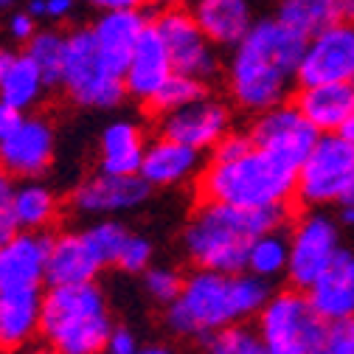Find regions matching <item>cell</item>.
I'll return each mask as SVG.
<instances>
[{
    "label": "cell",
    "mask_w": 354,
    "mask_h": 354,
    "mask_svg": "<svg viewBox=\"0 0 354 354\" xmlns=\"http://www.w3.org/2000/svg\"><path fill=\"white\" fill-rule=\"evenodd\" d=\"M306 39L287 28L281 20H261L234 46L231 59V93L239 107L268 113L284 104L290 82L298 76V65Z\"/></svg>",
    "instance_id": "cell-1"
},
{
    "label": "cell",
    "mask_w": 354,
    "mask_h": 354,
    "mask_svg": "<svg viewBox=\"0 0 354 354\" xmlns=\"http://www.w3.org/2000/svg\"><path fill=\"white\" fill-rule=\"evenodd\" d=\"M270 301V287L259 276H228L216 270H197L183 281V290L169 306V326L189 337H211Z\"/></svg>",
    "instance_id": "cell-2"
},
{
    "label": "cell",
    "mask_w": 354,
    "mask_h": 354,
    "mask_svg": "<svg viewBox=\"0 0 354 354\" xmlns=\"http://www.w3.org/2000/svg\"><path fill=\"white\" fill-rule=\"evenodd\" d=\"M287 208L245 211L223 203H203L186 228V250L203 270L236 276L248 264L250 242L281 228Z\"/></svg>",
    "instance_id": "cell-3"
},
{
    "label": "cell",
    "mask_w": 354,
    "mask_h": 354,
    "mask_svg": "<svg viewBox=\"0 0 354 354\" xmlns=\"http://www.w3.org/2000/svg\"><path fill=\"white\" fill-rule=\"evenodd\" d=\"M298 171L261 149H248L231 160H211L200 177L203 203H223L245 211L287 208Z\"/></svg>",
    "instance_id": "cell-4"
},
{
    "label": "cell",
    "mask_w": 354,
    "mask_h": 354,
    "mask_svg": "<svg viewBox=\"0 0 354 354\" xmlns=\"http://www.w3.org/2000/svg\"><path fill=\"white\" fill-rule=\"evenodd\" d=\"M39 329L57 354H102L113 335L102 290L93 284L51 287L42 298Z\"/></svg>",
    "instance_id": "cell-5"
},
{
    "label": "cell",
    "mask_w": 354,
    "mask_h": 354,
    "mask_svg": "<svg viewBox=\"0 0 354 354\" xmlns=\"http://www.w3.org/2000/svg\"><path fill=\"white\" fill-rule=\"evenodd\" d=\"M59 84L82 107H115L127 93L124 76H118L104 65L91 31L68 34Z\"/></svg>",
    "instance_id": "cell-6"
},
{
    "label": "cell",
    "mask_w": 354,
    "mask_h": 354,
    "mask_svg": "<svg viewBox=\"0 0 354 354\" xmlns=\"http://www.w3.org/2000/svg\"><path fill=\"white\" fill-rule=\"evenodd\" d=\"M326 321L301 292H279L259 313V337L268 354H315Z\"/></svg>",
    "instance_id": "cell-7"
},
{
    "label": "cell",
    "mask_w": 354,
    "mask_h": 354,
    "mask_svg": "<svg viewBox=\"0 0 354 354\" xmlns=\"http://www.w3.org/2000/svg\"><path fill=\"white\" fill-rule=\"evenodd\" d=\"M354 183V144L340 132H324L295 177V194L306 205H326L348 194Z\"/></svg>",
    "instance_id": "cell-8"
},
{
    "label": "cell",
    "mask_w": 354,
    "mask_h": 354,
    "mask_svg": "<svg viewBox=\"0 0 354 354\" xmlns=\"http://www.w3.org/2000/svg\"><path fill=\"white\" fill-rule=\"evenodd\" d=\"M318 138L321 132L304 118V113L295 104H279L268 113H261L250 132V141L256 149L268 152L270 158L281 160L295 171L309 158Z\"/></svg>",
    "instance_id": "cell-9"
},
{
    "label": "cell",
    "mask_w": 354,
    "mask_h": 354,
    "mask_svg": "<svg viewBox=\"0 0 354 354\" xmlns=\"http://www.w3.org/2000/svg\"><path fill=\"white\" fill-rule=\"evenodd\" d=\"M295 79L304 87L354 82V20H337L309 37Z\"/></svg>",
    "instance_id": "cell-10"
},
{
    "label": "cell",
    "mask_w": 354,
    "mask_h": 354,
    "mask_svg": "<svg viewBox=\"0 0 354 354\" xmlns=\"http://www.w3.org/2000/svg\"><path fill=\"white\" fill-rule=\"evenodd\" d=\"M155 28L163 39L171 68L177 73H186L194 79H208L216 71V57L211 48V39L203 34L194 15H189L183 9H166L155 20Z\"/></svg>",
    "instance_id": "cell-11"
},
{
    "label": "cell",
    "mask_w": 354,
    "mask_h": 354,
    "mask_svg": "<svg viewBox=\"0 0 354 354\" xmlns=\"http://www.w3.org/2000/svg\"><path fill=\"white\" fill-rule=\"evenodd\" d=\"M340 253L337 248V228L324 214H306L292 239H290V264L287 276L295 287H313L315 279L335 261Z\"/></svg>",
    "instance_id": "cell-12"
},
{
    "label": "cell",
    "mask_w": 354,
    "mask_h": 354,
    "mask_svg": "<svg viewBox=\"0 0 354 354\" xmlns=\"http://www.w3.org/2000/svg\"><path fill=\"white\" fill-rule=\"evenodd\" d=\"M51 242L39 231H17L9 242L0 245V290L39 292L48 276Z\"/></svg>",
    "instance_id": "cell-13"
},
{
    "label": "cell",
    "mask_w": 354,
    "mask_h": 354,
    "mask_svg": "<svg viewBox=\"0 0 354 354\" xmlns=\"http://www.w3.org/2000/svg\"><path fill=\"white\" fill-rule=\"evenodd\" d=\"M228 107L211 102V99H200L189 107H180L174 113H166L160 121V132L163 138L177 141L192 149H211L228 136Z\"/></svg>",
    "instance_id": "cell-14"
},
{
    "label": "cell",
    "mask_w": 354,
    "mask_h": 354,
    "mask_svg": "<svg viewBox=\"0 0 354 354\" xmlns=\"http://www.w3.org/2000/svg\"><path fill=\"white\" fill-rule=\"evenodd\" d=\"M54 158V132L42 118H20L0 141V169L17 177H34L48 169Z\"/></svg>",
    "instance_id": "cell-15"
},
{
    "label": "cell",
    "mask_w": 354,
    "mask_h": 354,
    "mask_svg": "<svg viewBox=\"0 0 354 354\" xmlns=\"http://www.w3.org/2000/svg\"><path fill=\"white\" fill-rule=\"evenodd\" d=\"M171 73H174V68H171L169 51L163 46L155 23H149L144 37L138 39L136 54H132V59L124 71V87L129 96H136L141 102H152Z\"/></svg>",
    "instance_id": "cell-16"
},
{
    "label": "cell",
    "mask_w": 354,
    "mask_h": 354,
    "mask_svg": "<svg viewBox=\"0 0 354 354\" xmlns=\"http://www.w3.org/2000/svg\"><path fill=\"white\" fill-rule=\"evenodd\" d=\"M149 183L141 174H99L76 189L73 205L84 214H115L147 200Z\"/></svg>",
    "instance_id": "cell-17"
},
{
    "label": "cell",
    "mask_w": 354,
    "mask_h": 354,
    "mask_svg": "<svg viewBox=\"0 0 354 354\" xmlns=\"http://www.w3.org/2000/svg\"><path fill=\"white\" fill-rule=\"evenodd\" d=\"M309 306L324 321L354 318V256L340 250L335 261L306 290Z\"/></svg>",
    "instance_id": "cell-18"
},
{
    "label": "cell",
    "mask_w": 354,
    "mask_h": 354,
    "mask_svg": "<svg viewBox=\"0 0 354 354\" xmlns=\"http://www.w3.org/2000/svg\"><path fill=\"white\" fill-rule=\"evenodd\" d=\"M147 20L141 12H104L96 26L91 28L96 48L104 59V65L110 71H115L118 76H124L132 54L138 48V39L147 31Z\"/></svg>",
    "instance_id": "cell-19"
},
{
    "label": "cell",
    "mask_w": 354,
    "mask_h": 354,
    "mask_svg": "<svg viewBox=\"0 0 354 354\" xmlns=\"http://www.w3.org/2000/svg\"><path fill=\"white\" fill-rule=\"evenodd\" d=\"M104 268L96 250L91 248L84 234H68L51 242L48 253V276L46 281L51 287H79L93 284L99 270Z\"/></svg>",
    "instance_id": "cell-20"
},
{
    "label": "cell",
    "mask_w": 354,
    "mask_h": 354,
    "mask_svg": "<svg viewBox=\"0 0 354 354\" xmlns=\"http://www.w3.org/2000/svg\"><path fill=\"white\" fill-rule=\"evenodd\" d=\"M295 107L304 113V118L313 124L321 136L324 132H337L354 110V82L304 87L298 93Z\"/></svg>",
    "instance_id": "cell-21"
},
{
    "label": "cell",
    "mask_w": 354,
    "mask_h": 354,
    "mask_svg": "<svg viewBox=\"0 0 354 354\" xmlns=\"http://www.w3.org/2000/svg\"><path fill=\"white\" fill-rule=\"evenodd\" d=\"M192 15L211 46H236L253 28L248 0H197Z\"/></svg>",
    "instance_id": "cell-22"
},
{
    "label": "cell",
    "mask_w": 354,
    "mask_h": 354,
    "mask_svg": "<svg viewBox=\"0 0 354 354\" xmlns=\"http://www.w3.org/2000/svg\"><path fill=\"white\" fill-rule=\"evenodd\" d=\"M42 321V298L39 292L0 290V348L26 346Z\"/></svg>",
    "instance_id": "cell-23"
},
{
    "label": "cell",
    "mask_w": 354,
    "mask_h": 354,
    "mask_svg": "<svg viewBox=\"0 0 354 354\" xmlns=\"http://www.w3.org/2000/svg\"><path fill=\"white\" fill-rule=\"evenodd\" d=\"M197 163H200L197 149L169 141V138H160L152 147H147L138 174L152 186H174V183L186 180V177H192Z\"/></svg>",
    "instance_id": "cell-24"
},
{
    "label": "cell",
    "mask_w": 354,
    "mask_h": 354,
    "mask_svg": "<svg viewBox=\"0 0 354 354\" xmlns=\"http://www.w3.org/2000/svg\"><path fill=\"white\" fill-rule=\"evenodd\" d=\"M144 132L132 121H115L102 132V171L104 174H138L144 163Z\"/></svg>",
    "instance_id": "cell-25"
},
{
    "label": "cell",
    "mask_w": 354,
    "mask_h": 354,
    "mask_svg": "<svg viewBox=\"0 0 354 354\" xmlns=\"http://www.w3.org/2000/svg\"><path fill=\"white\" fill-rule=\"evenodd\" d=\"M346 17L348 3H340V0H281L276 20H281L287 28L309 39Z\"/></svg>",
    "instance_id": "cell-26"
},
{
    "label": "cell",
    "mask_w": 354,
    "mask_h": 354,
    "mask_svg": "<svg viewBox=\"0 0 354 354\" xmlns=\"http://www.w3.org/2000/svg\"><path fill=\"white\" fill-rule=\"evenodd\" d=\"M42 87H46V79H42L39 68L31 62V57L17 54L15 62L9 65V71L3 73V79H0V102H6L23 113L26 107H31L39 99Z\"/></svg>",
    "instance_id": "cell-27"
},
{
    "label": "cell",
    "mask_w": 354,
    "mask_h": 354,
    "mask_svg": "<svg viewBox=\"0 0 354 354\" xmlns=\"http://www.w3.org/2000/svg\"><path fill=\"white\" fill-rule=\"evenodd\" d=\"M54 214H57V200L46 186L26 183L15 189V223L20 231H39L51 225Z\"/></svg>",
    "instance_id": "cell-28"
},
{
    "label": "cell",
    "mask_w": 354,
    "mask_h": 354,
    "mask_svg": "<svg viewBox=\"0 0 354 354\" xmlns=\"http://www.w3.org/2000/svg\"><path fill=\"white\" fill-rule=\"evenodd\" d=\"M287 264H290V242H284V236L279 231L261 234L250 242L248 264H245L250 276H259L268 281L273 276H281L287 270Z\"/></svg>",
    "instance_id": "cell-29"
},
{
    "label": "cell",
    "mask_w": 354,
    "mask_h": 354,
    "mask_svg": "<svg viewBox=\"0 0 354 354\" xmlns=\"http://www.w3.org/2000/svg\"><path fill=\"white\" fill-rule=\"evenodd\" d=\"M65 46L68 37L59 31H37L28 39V57L39 68L46 84H59L62 82V65H65Z\"/></svg>",
    "instance_id": "cell-30"
},
{
    "label": "cell",
    "mask_w": 354,
    "mask_h": 354,
    "mask_svg": "<svg viewBox=\"0 0 354 354\" xmlns=\"http://www.w3.org/2000/svg\"><path fill=\"white\" fill-rule=\"evenodd\" d=\"M205 99V84L203 79H194V76H186V73H171L169 82L158 91V96L149 102L152 110L158 113H174V110H180V107H189L194 102Z\"/></svg>",
    "instance_id": "cell-31"
},
{
    "label": "cell",
    "mask_w": 354,
    "mask_h": 354,
    "mask_svg": "<svg viewBox=\"0 0 354 354\" xmlns=\"http://www.w3.org/2000/svg\"><path fill=\"white\" fill-rule=\"evenodd\" d=\"M208 354H268L259 332L248 326H228L208 337Z\"/></svg>",
    "instance_id": "cell-32"
},
{
    "label": "cell",
    "mask_w": 354,
    "mask_h": 354,
    "mask_svg": "<svg viewBox=\"0 0 354 354\" xmlns=\"http://www.w3.org/2000/svg\"><path fill=\"white\" fill-rule=\"evenodd\" d=\"M84 236L91 242V248L96 250V256L102 259V264H115L129 234L115 223H102V225H93L91 231H84Z\"/></svg>",
    "instance_id": "cell-33"
},
{
    "label": "cell",
    "mask_w": 354,
    "mask_h": 354,
    "mask_svg": "<svg viewBox=\"0 0 354 354\" xmlns=\"http://www.w3.org/2000/svg\"><path fill=\"white\" fill-rule=\"evenodd\" d=\"M315 354H354V318L326 321Z\"/></svg>",
    "instance_id": "cell-34"
},
{
    "label": "cell",
    "mask_w": 354,
    "mask_h": 354,
    "mask_svg": "<svg viewBox=\"0 0 354 354\" xmlns=\"http://www.w3.org/2000/svg\"><path fill=\"white\" fill-rule=\"evenodd\" d=\"M17 234L15 223V186L12 174L6 169H0V245L9 242Z\"/></svg>",
    "instance_id": "cell-35"
},
{
    "label": "cell",
    "mask_w": 354,
    "mask_h": 354,
    "mask_svg": "<svg viewBox=\"0 0 354 354\" xmlns=\"http://www.w3.org/2000/svg\"><path fill=\"white\" fill-rule=\"evenodd\" d=\"M152 259V245L144 239V236H127L121 253H118V268L129 270V273H138V270H147V264Z\"/></svg>",
    "instance_id": "cell-36"
},
{
    "label": "cell",
    "mask_w": 354,
    "mask_h": 354,
    "mask_svg": "<svg viewBox=\"0 0 354 354\" xmlns=\"http://www.w3.org/2000/svg\"><path fill=\"white\" fill-rule=\"evenodd\" d=\"M147 290L152 292V298L171 304L183 290V279L174 270H149L147 273Z\"/></svg>",
    "instance_id": "cell-37"
},
{
    "label": "cell",
    "mask_w": 354,
    "mask_h": 354,
    "mask_svg": "<svg viewBox=\"0 0 354 354\" xmlns=\"http://www.w3.org/2000/svg\"><path fill=\"white\" fill-rule=\"evenodd\" d=\"M248 149H253V141H250V138H245V136H231V132H228V136L214 147V160H231V158L245 155Z\"/></svg>",
    "instance_id": "cell-38"
},
{
    "label": "cell",
    "mask_w": 354,
    "mask_h": 354,
    "mask_svg": "<svg viewBox=\"0 0 354 354\" xmlns=\"http://www.w3.org/2000/svg\"><path fill=\"white\" fill-rule=\"evenodd\" d=\"M73 0H34L31 3V15L34 17H51V20H62L65 15H71Z\"/></svg>",
    "instance_id": "cell-39"
},
{
    "label": "cell",
    "mask_w": 354,
    "mask_h": 354,
    "mask_svg": "<svg viewBox=\"0 0 354 354\" xmlns=\"http://www.w3.org/2000/svg\"><path fill=\"white\" fill-rule=\"evenodd\" d=\"M104 351L107 354H138V346H136V340H132V335L127 329H118V332L110 335Z\"/></svg>",
    "instance_id": "cell-40"
},
{
    "label": "cell",
    "mask_w": 354,
    "mask_h": 354,
    "mask_svg": "<svg viewBox=\"0 0 354 354\" xmlns=\"http://www.w3.org/2000/svg\"><path fill=\"white\" fill-rule=\"evenodd\" d=\"M9 31H12L15 39H31V37L37 34L34 15H31V12H20V15H15L12 23H9Z\"/></svg>",
    "instance_id": "cell-41"
},
{
    "label": "cell",
    "mask_w": 354,
    "mask_h": 354,
    "mask_svg": "<svg viewBox=\"0 0 354 354\" xmlns=\"http://www.w3.org/2000/svg\"><path fill=\"white\" fill-rule=\"evenodd\" d=\"M84 3H91L102 12H138L147 0H84Z\"/></svg>",
    "instance_id": "cell-42"
},
{
    "label": "cell",
    "mask_w": 354,
    "mask_h": 354,
    "mask_svg": "<svg viewBox=\"0 0 354 354\" xmlns=\"http://www.w3.org/2000/svg\"><path fill=\"white\" fill-rule=\"evenodd\" d=\"M20 110H15L12 104H6V102H0V141H3L6 136H9V132L20 124Z\"/></svg>",
    "instance_id": "cell-43"
},
{
    "label": "cell",
    "mask_w": 354,
    "mask_h": 354,
    "mask_svg": "<svg viewBox=\"0 0 354 354\" xmlns=\"http://www.w3.org/2000/svg\"><path fill=\"white\" fill-rule=\"evenodd\" d=\"M337 132H340V136H343L346 141H351V144H354V110H351V115L343 121V127H340Z\"/></svg>",
    "instance_id": "cell-44"
},
{
    "label": "cell",
    "mask_w": 354,
    "mask_h": 354,
    "mask_svg": "<svg viewBox=\"0 0 354 354\" xmlns=\"http://www.w3.org/2000/svg\"><path fill=\"white\" fill-rule=\"evenodd\" d=\"M15 57H17V54H12V51H6V48H0V79H3V73H6L9 65L15 62Z\"/></svg>",
    "instance_id": "cell-45"
},
{
    "label": "cell",
    "mask_w": 354,
    "mask_h": 354,
    "mask_svg": "<svg viewBox=\"0 0 354 354\" xmlns=\"http://www.w3.org/2000/svg\"><path fill=\"white\" fill-rule=\"evenodd\" d=\"M158 3H163L166 9H180L183 3H189V0H158Z\"/></svg>",
    "instance_id": "cell-46"
},
{
    "label": "cell",
    "mask_w": 354,
    "mask_h": 354,
    "mask_svg": "<svg viewBox=\"0 0 354 354\" xmlns=\"http://www.w3.org/2000/svg\"><path fill=\"white\" fill-rule=\"evenodd\" d=\"M138 354H171L169 348H163V346H152V348H141Z\"/></svg>",
    "instance_id": "cell-47"
},
{
    "label": "cell",
    "mask_w": 354,
    "mask_h": 354,
    "mask_svg": "<svg viewBox=\"0 0 354 354\" xmlns=\"http://www.w3.org/2000/svg\"><path fill=\"white\" fill-rule=\"evenodd\" d=\"M343 223H354V208L351 205H343Z\"/></svg>",
    "instance_id": "cell-48"
},
{
    "label": "cell",
    "mask_w": 354,
    "mask_h": 354,
    "mask_svg": "<svg viewBox=\"0 0 354 354\" xmlns=\"http://www.w3.org/2000/svg\"><path fill=\"white\" fill-rule=\"evenodd\" d=\"M343 205H351V208H354V183H351V189H348V194L343 197Z\"/></svg>",
    "instance_id": "cell-49"
},
{
    "label": "cell",
    "mask_w": 354,
    "mask_h": 354,
    "mask_svg": "<svg viewBox=\"0 0 354 354\" xmlns=\"http://www.w3.org/2000/svg\"><path fill=\"white\" fill-rule=\"evenodd\" d=\"M34 354H57V351H54V348H37Z\"/></svg>",
    "instance_id": "cell-50"
},
{
    "label": "cell",
    "mask_w": 354,
    "mask_h": 354,
    "mask_svg": "<svg viewBox=\"0 0 354 354\" xmlns=\"http://www.w3.org/2000/svg\"><path fill=\"white\" fill-rule=\"evenodd\" d=\"M348 17L354 20V0H348Z\"/></svg>",
    "instance_id": "cell-51"
},
{
    "label": "cell",
    "mask_w": 354,
    "mask_h": 354,
    "mask_svg": "<svg viewBox=\"0 0 354 354\" xmlns=\"http://www.w3.org/2000/svg\"><path fill=\"white\" fill-rule=\"evenodd\" d=\"M6 3H12V0H0V6H6Z\"/></svg>",
    "instance_id": "cell-52"
},
{
    "label": "cell",
    "mask_w": 354,
    "mask_h": 354,
    "mask_svg": "<svg viewBox=\"0 0 354 354\" xmlns=\"http://www.w3.org/2000/svg\"><path fill=\"white\" fill-rule=\"evenodd\" d=\"M340 3H348V0H340Z\"/></svg>",
    "instance_id": "cell-53"
}]
</instances>
